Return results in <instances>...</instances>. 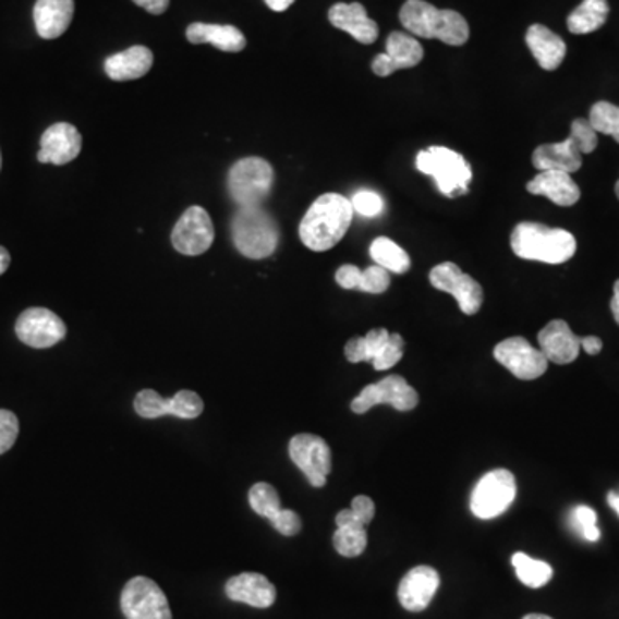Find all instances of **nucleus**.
<instances>
[{
  "label": "nucleus",
  "mask_w": 619,
  "mask_h": 619,
  "mask_svg": "<svg viewBox=\"0 0 619 619\" xmlns=\"http://www.w3.org/2000/svg\"><path fill=\"white\" fill-rule=\"evenodd\" d=\"M214 236H216V231H214L213 219L207 210L193 205L174 226L172 245L183 255L196 257L213 246Z\"/></svg>",
  "instance_id": "13"
},
{
  "label": "nucleus",
  "mask_w": 619,
  "mask_h": 619,
  "mask_svg": "<svg viewBox=\"0 0 619 619\" xmlns=\"http://www.w3.org/2000/svg\"><path fill=\"white\" fill-rule=\"evenodd\" d=\"M355 210L347 196L326 193L310 205L300 224V240L312 252L335 248L350 229Z\"/></svg>",
  "instance_id": "1"
},
{
  "label": "nucleus",
  "mask_w": 619,
  "mask_h": 619,
  "mask_svg": "<svg viewBox=\"0 0 619 619\" xmlns=\"http://www.w3.org/2000/svg\"><path fill=\"white\" fill-rule=\"evenodd\" d=\"M202 413H204V400L195 391L183 389L169 400V415L193 420L198 418Z\"/></svg>",
  "instance_id": "33"
},
{
  "label": "nucleus",
  "mask_w": 619,
  "mask_h": 619,
  "mask_svg": "<svg viewBox=\"0 0 619 619\" xmlns=\"http://www.w3.org/2000/svg\"><path fill=\"white\" fill-rule=\"evenodd\" d=\"M83 139L80 131L70 123H58L41 135L38 160L41 163L64 166L76 159L82 151Z\"/></svg>",
  "instance_id": "18"
},
{
  "label": "nucleus",
  "mask_w": 619,
  "mask_h": 619,
  "mask_svg": "<svg viewBox=\"0 0 619 619\" xmlns=\"http://www.w3.org/2000/svg\"><path fill=\"white\" fill-rule=\"evenodd\" d=\"M588 123L597 133L612 136L619 143V107L609 102L595 104Z\"/></svg>",
  "instance_id": "32"
},
{
  "label": "nucleus",
  "mask_w": 619,
  "mask_h": 619,
  "mask_svg": "<svg viewBox=\"0 0 619 619\" xmlns=\"http://www.w3.org/2000/svg\"><path fill=\"white\" fill-rule=\"evenodd\" d=\"M517 497V478L510 470L496 469L485 473L475 485L470 510L481 520H493L505 513Z\"/></svg>",
  "instance_id": "8"
},
{
  "label": "nucleus",
  "mask_w": 619,
  "mask_h": 619,
  "mask_svg": "<svg viewBox=\"0 0 619 619\" xmlns=\"http://www.w3.org/2000/svg\"><path fill=\"white\" fill-rule=\"evenodd\" d=\"M428 279L436 290L454 296L464 315H475L482 308V303H484L482 286L475 279L470 278L469 274H464L457 264L445 262V264L436 265L430 270Z\"/></svg>",
  "instance_id": "11"
},
{
  "label": "nucleus",
  "mask_w": 619,
  "mask_h": 619,
  "mask_svg": "<svg viewBox=\"0 0 619 619\" xmlns=\"http://www.w3.org/2000/svg\"><path fill=\"white\" fill-rule=\"evenodd\" d=\"M607 502H609V506H611L612 510H615L619 517V494L609 493V496H607Z\"/></svg>",
  "instance_id": "50"
},
{
  "label": "nucleus",
  "mask_w": 619,
  "mask_h": 619,
  "mask_svg": "<svg viewBox=\"0 0 619 619\" xmlns=\"http://www.w3.org/2000/svg\"><path fill=\"white\" fill-rule=\"evenodd\" d=\"M74 14V0H37L33 9V20L37 33L46 40L64 35L70 28Z\"/></svg>",
  "instance_id": "23"
},
{
  "label": "nucleus",
  "mask_w": 619,
  "mask_h": 619,
  "mask_svg": "<svg viewBox=\"0 0 619 619\" xmlns=\"http://www.w3.org/2000/svg\"><path fill=\"white\" fill-rule=\"evenodd\" d=\"M336 523H338V529L339 526H363V529H367V526L359 522V518L353 514L351 508L339 511L338 517H336Z\"/></svg>",
  "instance_id": "45"
},
{
  "label": "nucleus",
  "mask_w": 619,
  "mask_h": 619,
  "mask_svg": "<svg viewBox=\"0 0 619 619\" xmlns=\"http://www.w3.org/2000/svg\"><path fill=\"white\" fill-rule=\"evenodd\" d=\"M511 562H513L518 580L530 588L544 587V585L550 582L553 574H555V570L546 561L530 558L525 553L513 555Z\"/></svg>",
  "instance_id": "29"
},
{
  "label": "nucleus",
  "mask_w": 619,
  "mask_h": 619,
  "mask_svg": "<svg viewBox=\"0 0 619 619\" xmlns=\"http://www.w3.org/2000/svg\"><path fill=\"white\" fill-rule=\"evenodd\" d=\"M329 21L336 28L350 33L363 46H371L379 37V26L367 16V11L360 2H339L332 5L329 9Z\"/></svg>",
  "instance_id": "21"
},
{
  "label": "nucleus",
  "mask_w": 619,
  "mask_h": 619,
  "mask_svg": "<svg viewBox=\"0 0 619 619\" xmlns=\"http://www.w3.org/2000/svg\"><path fill=\"white\" fill-rule=\"evenodd\" d=\"M377 404H391L400 412H410L418 404V392L400 375H389L380 383L368 384L353 400L351 410L363 415Z\"/></svg>",
  "instance_id": "10"
},
{
  "label": "nucleus",
  "mask_w": 619,
  "mask_h": 619,
  "mask_svg": "<svg viewBox=\"0 0 619 619\" xmlns=\"http://www.w3.org/2000/svg\"><path fill=\"white\" fill-rule=\"evenodd\" d=\"M391 332L387 329H372L367 336H363V348H365V362L372 363L375 356L383 351L384 344L389 339Z\"/></svg>",
  "instance_id": "41"
},
{
  "label": "nucleus",
  "mask_w": 619,
  "mask_h": 619,
  "mask_svg": "<svg viewBox=\"0 0 619 619\" xmlns=\"http://www.w3.org/2000/svg\"><path fill=\"white\" fill-rule=\"evenodd\" d=\"M133 2L150 14H163L169 8V0H133Z\"/></svg>",
  "instance_id": "44"
},
{
  "label": "nucleus",
  "mask_w": 619,
  "mask_h": 619,
  "mask_svg": "<svg viewBox=\"0 0 619 619\" xmlns=\"http://www.w3.org/2000/svg\"><path fill=\"white\" fill-rule=\"evenodd\" d=\"M371 257L375 265H380L387 272L404 274L410 270V255L398 243L389 238L380 236L372 241Z\"/></svg>",
  "instance_id": "28"
},
{
  "label": "nucleus",
  "mask_w": 619,
  "mask_h": 619,
  "mask_svg": "<svg viewBox=\"0 0 619 619\" xmlns=\"http://www.w3.org/2000/svg\"><path fill=\"white\" fill-rule=\"evenodd\" d=\"M511 248L523 260L565 264L576 252V240L567 229L549 228L537 222H522L511 234Z\"/></svg>",
  "instance_id": "3"
},
{
  "label": "nucleus",
  "mask_w": 619,
  "mask_h": 619,
  "mask_svg": "<svg viewBox=\"0 0 619 619\" xmlns=\"http://www.w3.org/2000/svg\"><path fill=\"white\" fill-rule=\"evenodd\" d=\"M609 16L607 0H583L579 8L568 16V29L573 35H587L603 28Z\"/></svg>",
  "instance_id": "27"
},
{
  "label": "nucleus",
  "mask_w": 619,
  "mask_h": 619,
  "mask_svg": "<svg viewBox=\"0 0 619 619\" xmlns=\"http://www.w3.org/2000/svg\"><path fill=\"white\" fill-rule=\"evenodd\" d=\"M231 228L238 252L252 260L270 257L278 250V224L260 205L240 207Z\"/></svg>",
  "instance_id": "5"
},
{
  "label": "nucleus",
  "mask_w": 619,
  "mask_h": 619,
  "mask_svg": "<svg viewBox=\"0 0 619 619\" xmlns=\"http://www.w3.org/2000/svg\"><path fill=\"white\" fill-rule=\"evenodd\" d=\"M494 359L522 380L538 379L546 374L549 365L544 353L523 338H510L499 342L494 348Z\"/></svg>",
  "instance_id": "15"
},
{
  "label": "nucleus",
  "mask_w": 619,
  "mask_h": 619,
  "mask_svg": "<svg viewBox=\"0 0 619 619\" xmlns=\"http://www.w3.org/2000/svg\"><path fill=\"white\" fill-rule=\"evenodd\" d=\"M135 410L142 418H160L169 415V400L154 389H143L136 395Z\"/></svg>",
  "instance_id": "34"
},
{
  "label": "nucleus",
  "mask_w": 619,
  "mask_h": 619,
  "mask_svg": "<svg viewBox=\"0 0 619 619\" xmlns=\"http://www.w3.org/2000/svg\"><path fill=\"white\" fill-rule=\"evenodd\" d=\"M0 169H2V155H0Z\"/></svg>",
  "instance_id": "53"
},
{
  "label": "nucleus",
  "mask_w": 619,
  "mask_h": 619,
  "mask_svg": "<svg viewBox=\"0 0 619 619\" xmlns=\"http://www.w3.org/2000/svg\"><path fill=\"white\" fill-rule=\"evenodd\" d=\"M440 576L436 568L416 567L404 574L398 587V599L406 611L420 612L433 603L439 591Z\"/></svg>",
  "instance_id": "17"
},
{
  "label": "nucleus",
  "mask_w": 619,
  "mask_h": 619,
  "mask_svg": "<svg viewBox=\"0 0 619 619\" xmlns=\"http://www.w3.org/2000/svg\"><path fill=\"white\" fill-rule=\"evenodd\" d=\"M290 458L305 473L310 484L324 487L332 470V454L323 437L298 434L290 440Z\"/></svg>",
  "instance_id": "12"
},
{
  "label": "nucleus",
  "mask_w": 619,
  "mask_h": 619,
  "mask_svg": "<svg viewBox=\"0 0 619 619\" xmlns=\"http://www.w3.org/2000/svg\"><path fill=\"white\" fill-rule=\"evenodd\" d=\"M404 339L400 335H391L384 344L383 351L379 355L375 356L374 365L375 371H389L395 367L396 363H400L403 359Z\"/></svg>",
  "instance_id": "35"
},
{
  "label": "nucleus",
  "mask_w": 619,
  "mask_h": 619,
  "mask_svg": "<svg viewBox=\"0 0 619 619\" xmlns=\"http://www.w3.org/2000/svg\"><path fill=\"white\" fill-rule=\"evenodd\" d=\"M571 522L574 523L582 537L588 542H597L600 538V530L597 529V514L588 506L574 508Z\"/></svg>",
  "instance_id": "38"
},
{
  "label": "nucleus",
  "mask_w": 619,
  "mask_h": 619,
  "mask_svg": "<svg viewBox=\"0 0 619 619\" xmlns=\"http://www.w3.org/2000/svg\"><path fill=\"white\" fill-rule=\"evenodd\" d=\"M526 46L542 70L555 71L567 58V44L547 26L532 25L526 32Z\"/></svg>",
  "instance_id": "24"
},
{
  "label": "nucleus",
  "mask_w": 619,
  "mask_h": 619,
  "mask_svg": "<svg viewBox=\"0 0 619 619\" xmlns=\"http://www.w3.org/2000/svg\"><path fill=\"white\" fill-rule=\"evenodd\" d=\"M68 335V327L59 315L47 308H28L20 315L16 336L26 347L46 350L61 342Z\"/></svg>",
  "instance_id": "14"
},
{
  "label": "nucleus",
  "mask_w": 619,
  "mask_h": 619,
  "mask_svg": "<svg viewBox=\"0 0 619 619\" xmlns=\"http://www.w3.org/2000/svg\"><path fill=\"white\" fill-rule=\"evenodd\" d=\"M391 284L389 272L383 269L380 265H372L368 269L362 270L360 276L359 291L363 293L380 294L387 291Z\"/></svg>",
  "instance_id": "37"
},
{
  "label": "nucleus",
  "mask_w": 619,
  "mask_h": 619,
  "mask_svg": "<svg viewBox=\"0 0 619 619\" xmlns=\"http://www.w3.org/2000/svg\"><path fill=\"white\" fill-rule=\"evenodd\" d=\"M615 190H616V196H618V198H619V181H618V183H616Z\"/></svg>",
  "instance_id": "52"
},
{
  "label": "nucleus",
  "mask_w": 619,
  "mask_h": 619,
  "mask_svg": "<svg viewBox=\"0 0 619 619\" xmlns=\"http://www.w3.org/2000/svg\"><path fill=\"white\" fill-rule=\"evenodd\" d=\"M611 310L612 315H615L616 324H618L619 326V279L615 284V294H612Z\"/></svg>",
  "instance_id": "48"
},
{
  "label": "nucleus",
  "mask_w": 619,
  "mask_h": 619,
  "mask_svg": "<svg viewBox=\"0 0 619 619\" xmlns=\"http://www.w3.org/2000/svg\"><path fill=\"white\" fill-rule=\"evenodd\" d=\"M416 169L422 174L433 175L437 187L448 198L469 193L472 168L463 155L446 147H430L416 155Z\"/></svg>",
  "instance_id": "6"
},
{
  "label": "nucleus",
  "mask_w": 619,
  "mask_h": 619,
  "mask_svg": "<svg viewBox=\"0 0 619 619\" xmlns=\"http://www.w3.org/2000/svg\"><path fill=\"white\" fill-rule=\"evenodd\" d=\"M424 59L420 41L408 33L392 32L386 41V52L379 53L372 62V71L377 76H391L395 71L415 68Z\"/></svg>",
  "instance_id": "16"
},
{
  "label": "nucleus",
  "mask_w": 619,
  "mask_h": 619,
  "mask_svg": "<svg viewBox=\"0 0 619 619\" xmlns=\"http://www.w3.org/2000/svg\"><path fill=\"white\" fill-rule=\"evenodd\" d=\"M351 207L355 214L362 217H379L384 213V201L379 193L371 192V190H360L351 198Z\"/></svg>",
  "instance_id": "36"
},
{
  "label": "nucleus",
  "mask_w": 619,
  "mask_h": 619,
  "mask_svg": "<svg viewBox=\"0 0 619 619\" xmlns=\"http://www.w3.org/2000/svg\"><path fill=\"white\" fill-rule=\"evenodd\" d=\"M250 506L255 513L260 514V517L270 518L281 510V497H279L278 490L274 489L272 485L267 484V482H258V484L253 485L248 493Z\"/></svg>",
  "instance_id": "31"
},
{
  "label": "nucleus",
  "mask_w": 619,
  "mask_h": 619,
  "mask_svg": "<svg viewBox=\"0 0 619 619\" xmlns=\"http://www.w3.org/2000/svg\"><path fill=\"white\" fill-rule=\"evenodd\" d=\"M360 276H362V270L356 265H342L336 272V282L341 286L342 290H359Z\"/></svg>",
  "instance_id": "43"
},
{
  "label": "nucleus",
  "mask_w": 619,
  "mask_h": 619,
  "mask_svg": "<svg viewBox=\"0 0 619 619\" xmlns=\"http://www.w3.org/2000/svg\"><path fill=\"white\" fill-rule=\"evenodd\" d=\"M597 131L585 119H574L571 133L565 142L542 145L534 151L532 162L537 171H562L568 174L582 169V155L597 148Z\"/></svg>",
  "instance_id": "4"
},
{
  "label": "nucleus",
  "mask_w": 619,
  "mask_h": 619,
  "mask_svg": "<svg viewBox=\"0 0 619 619\" xmlns=\"http://www.w3.org/2000/svg\"><path fill=\"white\" fill-rule=\"evenodd\" d=\"M186 38L190 44H213L224 52H241L246 47V38L236 26L207 25V23H193L187 26Z\"/></svg>",
  "instance_id": "26"
},
{
  "label": "nucleus",
  "mask_w": 619,
  "mask_h": 619,
  "mask_svg": "<svg viewBox=\"0 0 619 619\" xmlns=\"http://www.w3.org/2000/svg\"><path fill=\"white\" fill-rule=\"evenodd\" d=\"M400 20L408 32L422 38H436L448 46H464L470 38V26L457 11L437 9L425 0H406Z\"/></svg>",
  "instance_id": "2"
},
{
  "label": "nucleus",
  "mask_w": 619,
  "mask_h": 619,
  "mask_svg": "<svg viewBox=\"0 0 619 619\" xmlns=\"http://www.w3.org/2000/svg\"><path fill=\"white\" fill-rule=\"evenodd\" d=\"M226 595L234 603L267 609L276 603L278 592L267 576L260 573H241L226 583Z\"/></svg>",
  "instance_id": "20"
},
{
  "label": "nucleus",
  "mask_w": 619,
  "mask_h": 619,
  "mask_svg": "<svg viewBox=\"0 0 619 619\" xmlns=\"http://www.w3.org/2000/svg\"><path fill=\"white\" fill-rule=\"evenodd\" d=\"M121 609L126 619H172L168 597L147 576H135L124 585Z\"/></svg>",
  "instance_id": "9"
},
{
  "label": "nucleus",
  "mask_w": 619,
  "mask_h": 619,
  "mask_svg": "<svg viewBox=\"0 0 619 619\" xmlns=\"http://www.w3.org/2000/svg\"><path fill=\"white\" fill-rule=\"evenodd\" d=\"M351 511L362 525L367 526L375 517V502L368 496H356L351 502Z\"/></svg>",
  "instance_id": "42"
},
{
  "label": "nucleus",
  "mask_w": 619,
  "mask_h": 619,
  "mask_svg": "<svg viewBox=\"0 0 619 619\" xmlns=\"http://www.w3.org/2000/svg\"><path fill=\"white\" fill-rule=\"evenodd\" d=\"M367 541V530L363 526H339L332 537L336 550L344 558H356L363 555Z\"/></svg>",
  "instance_id": "30"
},
{
  "label": "nucleus",
  "mask_w": 619,
  "mask_h": 619,
  "mask_svg": "<svg viewBox=\"0 0 619 619\" xmlns=\"http://www.w3.org/2000/svg\"><path fill=\"white\" fill-rule=\"evenodd\" d=\"M523 619H553L550 616L546 615H526Z\"/></svg>",
  "instance_id": "51"
},
{
  "label": "nucleus",
  "mask_w": 619,
  "mask_h": 619,
  "mask_svg": "<svg viewBox=\"0 0 619 619\" xmlns=\"http://www.w3.org/2000/svg\"><path fill=\"white\" fill-rule=\"evenodd\" d=\"M265 4L276 13H282L286 9H290L294 4V0H265Z\"/></svg>",
  "instance_id": "47"
},
{
  "label": "nucleus",
  "mask_w": 619,
  "mask_h": 619,
  "mask_svg": "<svg viewBox=\"0 0 619 619\" xmlns=\"http://www.w3.org/2000/svg\"><path fill=\"white\" fill-rule=\"evenodd\" d=\"M538 350L547 362L568 365L579 359L582 338L574 335L565 320H553L538 332Z\"/></svg>",
  "instance_id": "19"
},
{
  "label": "nucleus",
  "mask_w": 619,
  "mask_h": 619,
  "mask_svg": "<svg viewBox=\"0 0 619 619\" xmlns=\"http://www.w3.org/2000/svg\"><path fill=\"white\" fill-rule=\"evenodd\" d=\"M154 64V53L143 46L131 47L110 56L106 61V73L114 82H130L145 76Z\"/></svg>",
  "instance_id": "25"
},
{
  "label": "nucleus",
  "mask_w": 619,
  "mask_h": 619,
  "mask_svg": "<svg viewBox=\"0 0 619 619\" xmlns=\"http://www.w3.org/2000/svg\"><path fill=\"white\" fill-rule=\"evenodd\" d=\"M274 529L278 530L279 534L286 537H293L300 534L302 530V518L298 517L293 510H279L278 513L270 518Z\"/></svg>",
  "instance_id": "40"
},
{
  "label": "nucleus",
  "mask_w": 619,
  "mask_h": 619,
  "mask_svg": "<svg viewBox=\"0 0 619 619\" xmlns=\"http://www.w3.org/2000/svg\"><path fill=\"white\" fill-rule=\"evenodd\" d=\"M9 265H11V255L4 246H0V276L9 269Z\"/></svg>",
  "instance_id": "49"
},
{
  "label": "nucleus",
  "mask_w": 619,
  "mask_h": 619,
  "mask_svg": "<svg viewBox=\"0 0 619 619\" xmlns=\"http://www.w3.org/2000/svg\"><path fill=\"white\" fill-rule=\"evenodd\" d=\"M20 434V420L9 410H0V454L13 448Z\"/></svg>",
  "instance_id": "39"
},
{
  "label": "nucleus",
  "mask_w": 619,
  "mask_h": 619,
  "mask_svg": "<svg viewBox=\"0 0 619 619\" xmlns=\"http://www.w3.org/2000/svg\"><path fill=\"white\" fill-rule=\"evenodd\" d=\"M274 184V169L260 157L238 160L229 171L228 187L232 201L241 207L260 205L269 196Z\"/></svg>",
  "instance_id": "7"
},
{
  "label": "nucleus",
  "mask_w": 619,
  "mask_h": 619,
  "mask_svg": "<svg viewBox=\"0 0 619 619\" xmlns=\"http://www.w3.org/2000/svg\"><path fill=\"white\" fill-rule=\"evenodd\" d=\"M582 348L587 355H599L603 351V341L597 336H587V338H582Z\"/></svg>",
  "instance_id": "46"
},
{
  "label": "nucleus",
  "mask_w": 619,
  "mask_h": 619,
  "mask_svg": "<svg viewBox=\"0 0 619 619\" xmlns=\"http://www.w3.org/2000/svg\"><path fill=\"white\" fill-rule=\"evenodd\" d=\"M526 190L532 195L546 196L559 207H571L582 196L579 184L574 183L571 174L553 169L538 172L534 180L526 184Z\"/></svg>",
  "instance_id": "22"
}]
</instances>
